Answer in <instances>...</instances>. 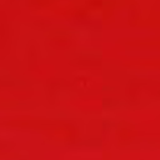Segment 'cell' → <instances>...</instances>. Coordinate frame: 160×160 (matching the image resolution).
<instances>
[{
  "mask_svg": "<svg viewBox=\"0 0 160 160\" xmlns=\"http://www.w3.org/2000/svg\"><path fill=\"white\" fill-rule=\"evenodd\" d=\"M8 39V26H6V19L5 14H0V46L2 48Z\"/></svg>",
  "mask_w": 160,
  "mask_h": 160,
  "instance_id": "obj_1",
  "label": "cell"
},
{
  "mask_svg": "<svg viewBox=\"0 0 160 160\" xmlns=\"http://www.w3.org/2000/svg\"><path fill=\"white\" fill-rule=\"evenodd\" d=\"M42 2H44V4H48V0H34V1H32V4H34L35 6H36V4H40V6H42V5H41Z\"/></svg>",
  "mask_w": 160,
  "mask_h": 160,
  "instance_id": "obj_2",
  "label": "cell"
}]
</instances>
